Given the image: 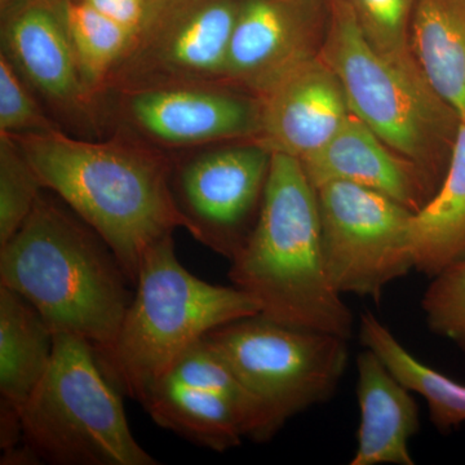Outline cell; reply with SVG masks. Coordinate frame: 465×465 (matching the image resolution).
<instances>
[{"instance_id": "cell-1", "label": "cell", "mask_w": 465, "mask_h": 465, "mask_svg": "<svg viewBox=\"0 0 465 465\" xmlns=\"http://www.w3.org/2000/svg\"><path fill=\"white\" fill-rule=\"evenodd\" d=\"M14 137L45 189L99 232L134 284L145 253L176 229L186 231L166 150L121 130L99 142L64 130Z\"/></svg>"}, {"instance_id": "cell-2", "label": "cell", "mask_w": 465, "mask_h": 465, "mask_svg": "<svg viewBox=\"0 0 465 465\" xmlns=\"http://www.w3.org/2000/svg\"><path fill=\"white\" fill-rule=\"evenodd\" d=\"M0 284L26 299L54 333L84 339L96 356L114 344L134 293L112 247L47 189L0 246Z\"/></svg>"}, {"instance_id": "cell-3", "label": "cell", "mask_w": 465, "mask_h": 465, "mask_svg": "<svg viewBox=\"0 0 465 465\" xmlns=\"http://www.w3.org/2000/svg\"><path fill=\"white\" fill-rule=\"evenodd\" d=\"M229 278L268 320L344 339L353 333V313L327 271L316 189L298 159L272 155L258 222Z\"/></svg>"}, {"instance_id": "cell-4", "label": "cell", "mask_w": 465, "mask_h": 465, "mask_svg": "<svg viewBox=\"0 0 465 465\" xmlns=\"http://www.w3.org/2000/svg\"><path fill=\"white\" fill-rule=\"evenodd\" d=\"M259 313L244 291L192 274L168 235L143 256L114 344L96 358L116 390L139 401L185 349L223 324Z\"/></svg>"}, {"instance_id": "cell-5", "label": "cell", "mask_w": 465, "mask_h": 465, "mask_svg": "<svg viewBox=\"0 0 465 465\" xmlns=\"http://www.w3.org/2000/svg\"><path fill=\"white\" fill-rule=\"evenodd\" d=\"M320 54L338 76L351 114L439 191L461 124L454 109L370 45L348 0H330Z\"/></svg>"}, {"instance_id": "cell-6", "label": "cell", "mask_w": 465, "mask_h": 465, "mask_svg": "<svg viewBox=\"0 0 465 465\" xmlns=\"http://www.w3.org/2000/svg\"><path fill=\"white\" fill-rule=\"evenodd\" d=\"M24 440L41 463L158 465L134 439L121 391L106 378L94 348L54 333L47 374L21 411Z\"/></svg>"}, {"instance_id": "cell-7", "label": "cell", "mask_w": 465, "mask_h": 465, "mask_svg": "<svg viewBox=\"0 0 465 465\" xmlns=\"http://www.w3.org/2000/svg\"><path fill=\"white\" fill-rule=\"evenodd\" d=\"M204 339L262 406L265 442L293 416L331 399L349 360L348 339L262 314L223 324Z\"/></svg>"}, {"instance_id": "cell-8", "label": "cell", "mask_w": 465, "mask_h": 465, "mask_svg": "<svg viewBox=\"0 0 465 465\" xmlns=\"http://www.w3.org/2000/svg\"><path fill=\"white\" fill-rule=\"evenodd\" d=\"M324 260L341 293L381 302L388 284L415 269L414 211L356 183L317 186Z\"/></svg>"}, {"instance_id": "cell-9", "label": "cell", "mask_w": 465, "mask_h": 465, "mask_svg": "<svg viewBox=\"0 0 465 465\" xmlns=\"http://www.w3.org/2000/svg\"><path fill=\"white\" fill-rule=\"evenodd\" d=\"M242 2L149 0L142 26L110 75L106 94L154 85L223 84Z\"/></svg>"}, {"instance_id": "cell-10", "label": "cell", "mask_w": 465, "mask_h": 465, "mask_svg": "<svg viewBox=\"0 0 465 465\" xmlns=\"http://www.w3.org/2000/svg\"><path fill=\"white\" fill-rule=\"evenodd\" d=\"M155 424L211 451L265 442L264 412L232 367L202 338L139 400Z\"/></svg>"}, {"instance_id": "cell-11", "label": "cell", "mask_w": 465, "mask_h": 465, "mask_svg": "<svg viewBox=\"0 0 465 465\" xmlns=\"http://www.w3.org/2000/svg\"><path fill=\"white\" fill-rule=\"evenodd\" d=\"M272 155L258 140H240L174 159L171 188L186 231L229 262L255 228Z\"/></svg>"}, {"instance_id": "cell-12", "label": "cell", "mask_w": 465, "mask_h": 465, "mask_svg": "<svg viewBox=\"0 0 465 465\" xmlns=\"http://www.w3.org/2000/svg\"><path fill=\"white\" fill-rule=\"evenodd\" d=\"M108 116L159 149H191L258 139L260 101L222 84H166L109 92Z\"/></svg>"}, {"instance_id": "cell-13", "label": "cell", "mask_w": 465, "mask_h": 465, "mask_svg": "<svg viewBox=\"0 0 465 465\" xmlns=\"http://www.w3.org/2000/svg\"><path fill=\"white\" fill-rule=\"evenodd\" d=\"M2 52L39 99L84 130L105 124L88 90L58 0H0Z\"/></svg>"}, {"instance_id": "cell-14", "label": "cell", "mask_w": 465, "mask_h": 465, "mask_svg": "<svg viewBox=\"0 0 465 465\" xmlns=\"http://www.w3.org/2000/svg\"><path fill=\"white\" fill-rule=\"evenodd\" d=\"M258 97L256 140L272 153L300 162L322 149L351 115L341 82L320 51L291 67Z\"/></svg>"}, {"instance_id": "cell-15", "label": "cell", "mask_w": 465, "mask_h": 465, "mask_svg": "<svg viewBox=\"0 0 465 465\" xmlns=\"http://www.w3.org/2000/svg\"><path fill=\"white\" fill-rule=\"evenodd\" d=\"M309 0H243L223 84L259 96L281 75L318 54Z\"/></svg>"}, {"instance_id": "cell-16", "label": "cell", "mask_w": 465, "mask_h": 465, "mask_svg": "<svg viewBox=\"0 0 465 465\" xmlns=\"http://www.w3.org/2000/svg\"><path fill=\"white\" fill-rule=\"evenodd\" d=\"M314 188L344 182L372 189L418 213L436 188L411 162L351 114L322 149L300 162Z\"/></svg>"}, {"instance_id": "cell-17", "label": "cell", "mask_w": 465, "mask_h": 465, "mask_svg": "<svg viewBox=\"0 0 465 465\" xmlns=\"http://www.w3.org/2000/svg\"><path fill=\"white\" fill-rule=\"evenodd\" d=\"M361 421L351 465H414L410 440L420 430L412 391L366 348L357 357Z\"/></svg>"}, {"instance_id": "cell-18", "label": "cell", "mask_w": 465, "mask_h": 465, "mask_svg": "<svg viewBox=\"0 0 465 465\" xmlns=\"http://www.w3.org/2000/svg\"><path fill=\"white\" fill-rule=\"evenodd\" d=\"M411 47L425 81L465 124V0H418Z\"/></svg>"}, {"instance_id": "cell-19", "label": "cell", "mask_w": 465, "mask_h": 465, "mask_svg": "<svg viewBox=\"0 0 465 465\" xmlns=\"http://www.w3.org/2000/svg\"><path fill=\"white\" fill-rule=\"evenodd\" d=\"M54 333L20 293L0 284V401L23 411L50 369Z\"/></svg>"}, {"instance_id": "cell-20", "label": "cell", "mask_w": 465, "mask_h": 465, "mask_svg": "<svg viewBox=\"0 0 465 465\" xmlns=\"http://www.w3.org/2000/svg\"><path fill=\"white\" fill-rule=\"evenodd\" d=\"M411 244L415 271L434 277L465 258V124L459 127L439 191L414 213Z\"/></svg>"}, {"instance_id": "cell-21", "label": "cell", "mask_w": 465, "mask_h": 465, "mask_svg": "<svg viewBox=\"0 0 465 465\" xmlns=\"http://www.w3.org/2000/svg\"><path fill=\"white\" fill-rule=\"evenodd\" d=\"M360 339L412 393L423 397L430 419L440 432L465 424V384L437 371L412 356L399 339L371 313L360 318Z\"/></svg>"}, {"instance_id": "cell-22", "label": "cell", "mask_w": 465, "mask_h": 465, "mask_svg": "<svg viewBox=\"0 0 465 465\" xmlns=\"http://www.w3.org/2000/svg\"><path fill=\"white\" fill-rule=\"evenodd\" d=\"M58 3L85 84L104 108L110 75L130 47L133 33L84 0Z\"/></svg>"}, {"instance_id": "cell-23", "label": "cell", "mask_w": 465, "mask_h": 465, "mask_svg": "<svg viewBox=\"0 0 465 465\" xmlns=\"http://www.w3.org/2000/svg\"><path fill=\"white\" fill-rule=\"evenodd\" d=\"M348 3L370 45L410 78L430 87L411 47L412 17L418 0H348Z\"/></svg>"}, {"instance_id": "cell-24", "label": "cell", "mask_w": 465, "mask_h": 465, "mask_svg": "<svg viewBox=\"0 0 465 465\" xmlns=\"http://www.w3.org/2000/svg\"><path fill=\"white\" fill-rule=\"evenodd\" d=\"M45 186L14 136L0 134V246L33 213Z\"/></svg>"}, {"instance_id": "cell-25", "label": "cell", "mask_w": 465, "mask_h": 465, "mask_svg": "<svg viewBox=\"0 0 465 465\" xmlns=\"http://www.w3.org/2000/svg\"><path fill=\"white\" fill-rule=\"evenodd\" d=\"M430 280L421 300L428 327L465 351V258Z\"/></svg>"}, {"instance_id": "cell-26", "label": "cell", "mask_w": 465, "mask_h": 465, "mask_svg": "<svg viewBox=\"0 0 465 465\" xmlns=\"http://www.w3.org/2000/svg\"><path fill=\"white\" fill-rule=\"evenodd\" d=\"M63 130L39 105L35 94L0 54V134L34 136Z\"/></svg>"}, {"instance_id": "cell-27", "label": "cell", "mask_w": 465, "mask_h": 465, "mask_svg": "<svg viewBox=\"0 0 465 465\" xmlns=\"http://www.w3.org/2000/svg\"><path fill=\"white\" fill-rule=\"evenodd\" d=\"M104 16L134 34L142 26L148 9V0H84Z\"/></svg>"}, {"instance_id": "cell-28", "label": "cell", "mask_w": 465, "mask_h": 465, "mask_svg": "<svg viewBox=\"0 0 465 465\" xmlns=\"http://www.w3.org/2000/svg\"><path fill=\"white\" fill-rule=\"evenodd\" d=\"M23 440L20 410L5 401H0V449L2 451H8L21 445Z\"/></svg>"}, {"instance_id": "cell-29", "label": "cell", "mask_w": 465, "mask_h": 465, "mask_svg": "<svg viewBox=\"0 0 465 465\" xmlns=\"http://www.w3.org/2000/svg\"><path fill=\"white\" fill-rule=\"evenodd\" d=\"M148 2H149V0H148Z\"/></svg>"}]
</instances>
